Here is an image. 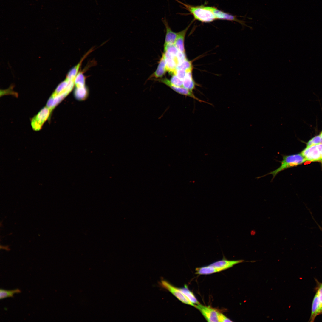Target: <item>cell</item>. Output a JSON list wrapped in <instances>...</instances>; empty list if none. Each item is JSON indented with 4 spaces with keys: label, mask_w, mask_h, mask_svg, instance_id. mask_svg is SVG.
Segmentation results:
<instances>
[{
    "label": "cell",
    "mask_w": 322,
    "mask_h": 322,
    "mask_svg": "<svg viewBox=\"0 0 322 322\" xmlns=\"http://www.w3.org/2000/svg\"><path fill=\"white\" fill-rule=\"evenodd\" d=\"M162 20L165 26L166 30V34L164 46L168 44H174L176 39L177 33H175L172 30L165 17L162 18Z\"/></svg>",
    "instance_id": "30bf717a"
},
{
    "label": "cell",
    "mask_w": 322,
    "mask_h": 322,
    "mask_svg": "<svg viewBox=\"0 0 322 322\" xmlns=\"http://www.w3.org/2000/svg\"><path fill=\"white\" fill-rule=\"evenodd\" d=\"M207 7L212 12L216 19L235 21L240 23L243 27L246 26L250 29L252 28L251 27H249L246 24V21L244 20L239 19L236 16L226 13L214 7L207 6Z\"/></svg>",
    "instance_id": "5b68a950"
},
{
    "label": "cell",
    "mask_w": 322,
    "mask_h": 322,
    "mask_svg": "<svg viewBox=\"0 0 322 322\" xmlns=\"http://www.w3.org/2000/svg\"><path fill=\"white\" fill-rule=\"evenodd\" d=\"M321 143V138L320 134L310 139L306 143V147Z\"/></svg>",
    "instance_id": "7402d4cb"
},
{
    "label": "cell",
    "mask_w": 322,
    "mask_h": 322,
    "mask_svg": "<svg viewBox=\"0 0 322 322\" xmlns=\"http://www.w3.org/2000/svg\"><path fill=\"white\" fill-rule=\"evenodd\" d=\"M321 307L319 298L317 292L312 302L311 314L310 319V322L314 321L316 316L320 313Z\"/></svg>",
    "instance_id": "4fadbf2b"
},
{
    "label": "cell",
    "mask_w": 322,
    "mask_h": 322,
    "mask_svg": "<svg viewBox=\"0 0 322 322\" xmlns=\"http://www.w3.org/2000/svg\"><path fill=\"white\" fill-rule=\"evenodd\" d=\"M195 273L199 275H209L221 271L209 265L208 266L196 268Z\"/></svg>",
    "instance_id": "2e32d148"
},
{
    "label": "cell",
    "mask_w": 322,
    "mask_h": 322,
    "mask_svg": "<svg viewBox=\"0 0 322 322\" xmlns=\"http://www.w3.org/2000/svg\"><path fill=\"white\" fill-rule=\"evenodd\" d=\"M192 72H187L183 81V87L193 92L195 88L196 83L193 78Z\"/></svg>",
    "instance_id": "9a60e30c"
},
{
    "label": "cell",
    "mask_w": 322,
    "mask_h": 322,
    "mask_svg": "<svg viewBox=\"0 0 322 322\" xmlns=\"http://www.w3.org/2000/svg\"><path fill=\"white\" fill-rule=\"evenodd\" d=\"M193 66L191 61L187 59L177 65L176 69H181L185 70L186 72L192 71Z\"/></svg>",
    "instance_id": "ffe728a7"
},
{
    "label": "cell",
    "mask_w": 322,
    "mask_h": 322,
    "mask_svg": "<svg viewBox=\"0 0 322 322\" xmlns=\"http://www.w3.org/2000/svg\"><path fill=\"white\" fill-rule=\"evenodd\" d=\"M164 46V52H167L174 57L177 55L179 51L174 44H168Z\"/></svg>",
    "instance_id": "d6986e66"
},
{
    "label": "cell",
    "mask_w": 322,
    "mask_h": 322,
    "mask_svg": "<svg viewBox=\"0 0 322 322\" xmlns=\"http://www.w3.org/2000/svg\"><path fill=\"white\" fill-rule=\"evenodd\" d=\"M195 307L202 314L208 322H219L220 312L210 306H207L200 303L195 305Z\"/></svg>",
    "instance_id": "8992f818"
},
{
    "label": "cell",
    "mask_w": 322,
    "mask_h": 322,
    "mask_svg": "<svg viewBox=\"0 0 322 322\" xmlns=\"http://www.w3.org/2000/svg\"><path fill=\"white\" fill-rule=\"evenodd\" d=\"M172 75L170 80L172 84L177 86L183 87V80L179 78L175 75Z\"/></svg>",
    "instance_id": "44dd1931"
},
{
    "label": "cell",
    "mask_w": 322,
    "mask_h": 322,
    "mask_svg": "<svg viewBox=\"0 0 322 322\" xmlns=\"http://www.w3.org/2000/svg\"><path fill=\"white\" fill-rule=\"evenodd\" d=\"M160 284L162 288L168 291L183 303L195 307V304L191 302L179 288L174 287L165 280H162Z\"/></svg>",
    "instance_id": "277c9868"
},
{
    "label": "cell",
    "mask_w": 322,
    "mask_h": 322,
    "mask_svg": "<svg viewBox=\"0 0 322 322\" xmlns=\"http://www.w3.org/2000/svg\"><path fill=\"white\" fill-rule=\"evenodd\" d=\"M306 161L320 162L322 161V144L306 147L301 153Z\"/></svg>",
    "instance_id": "3957f363"
},
{
    "label": "cell",
    "mask_w": 322,
    "mask_h": 322,
    "mask_svg": "<svg viewBox=\"0 0 322 322\" xmlns=\"http://www.w3.org/2000/svg\"><path fill=\"white\" fill-rule=\"evenodd\" d=\"M176 0L183 5L184 8L193 16L195 20L202 22L209 23L216 19L212 12L207 8V6H193Z\"/></svg>",
    "instance_id": "6da1fadb"
},
{
    "label": "cell",
    "mask_w": 322,
    "mask_h": 322,
    "mask_svg": "<svg viewBox=\"0 0 322 322\" xmlns=\"http://www.w3.org/2000/svg\"><path fill=\"white\" fill-rule=\"evenodd\" d=\"M306 161L301 153L289 155H282V160L280 161V166L277 168L267 173L263 177L271 174L273 180L280 172L287 169L297 166L302 164Z\"/></svg>",
    "instance_id": "7a4b0ae2"
},
{
    "label": "cell",
    "mask_w": 322,
    "mask_h": 322,
    "mask_svg": "<svg viewBox=\"0 0 322 322\" xmlns=\"http://www.w3.org/2000/svg\"><path fill=\"white\" fill-rule=\"evenodd\" d=\"M51 112V111L48 108L44 107L33 117L31 124L34 130L38 131L41 129L44 123L49 116Z\"/></svg>",
    "instance_id": "52a82bcc"
},
{
    "label": "cell",
    "mask_w": 322,
    "mask_h": 322,
    "mask_svg": "<svg viewBox=\"0 0 322 322\" xmlns=\"http://www.w3.org/2000/svg\"><path fill=\"white\" fill-rule=\"evenodd\" d=\"M219 322H232V321L223 314L220 313L219 316Z\"/></svg>",
    "instance_id": "cb8c5ba5"
},
{
    "label": "cell",
    "mask_w": 322,
    "mask_h": 322,
    "mask_svg": "<svg viewBox=\"0 0 322 322\" xmlns=\"http://www.w3.org/2000/svg\"><path fill=\"white\" fill-rule=\"evenodd\" d=\"M318 293L321 306H322V284L320 285L318 290L317 292Z\"/></svg>",
    "instance_id": "d4e9b609"
},
{
    "label": "cell",
    "mask_w": 322,
    "mask_h": 322,
    "mask_svg": "<svg viewBox=\"0 0 322 322\" xmlns=\"http://www.w3.org/2000/svg\"><path fill=\"white\" fill-rule=\"evenodd\" d=\"M319 134L320 135L321 138V143L322 144V131Z\"/></svg>",
    "instance_id": "484cf974"
},
{
    "label": "cell",
    "mask_w": 322,
    "mask_h": 322,
    "mask_svg": "<svg viewBox=\"0 0 322 322\" xmlns=\"http://www.w3.org/2000/svg\"><path fill=\"white\" fill-rule=\"evenodd\" d=\"M159 81L165 84L180 94L190 97L200 102H204L208 103L205 101L199 99L195 96L193 92L184 87L177 86L173 85L171 83L170 80L166 78L159 79Z\"/></svg>",
    "instance_id": "ba28073f"
},
{
    "label": "cell",
    "mask_w": 322,
    "mask_h": 322,
    "mask_svg": "<svg viewBox=\"0 0 322 322\" xmlns=\"http://www.w3.org/2000/svg\"><path fill=\"white\" fill-rule=\"evenodd\" d=\"M320 313H321V314L322 313V306H321V309Z\"/></svg>",
    "instance_id": "4316f807"
},
{
    "label": "cell",
    "mask_w": 322,
    "mask_h": 322,
    "mask_svg": "<svg viewBox=\"0 0 322 322\" xmlns=\"http://www.w3.org/2000/svg\"><path fill=\"white\" fill-rule=\"evenodd\" d=\"M187 72L184 70L181 69H176L174 75L182 80L185 77Z\"/></svg>",
    "instance_id": "603a6c76"
},
{
    "label": "cell",
    "mask_w": 322,
    "mask_h": 322,
    "mask_svg": "<svg viewBox=\"0 0 322 322\" xmlns=\"http://www.w3.org/2000/svg\"><path fill=\"white\" fill-rule=\"evenodd\" d=\"M166 71L165 58L163 54L157 69L150 77V78H161L165 75Z\"/></svg>",
    "instance_id": "5bb4252c"
},
{
    "label": "cell",
    "mask_w": 322,
    "mask_h": 322,
    "mask_svg": "<svg viewBox=\"0 0 322 322\" xmlns=\"http://www.w3.org/2000/svg\"><path fill=\"white\" fill-rule=\"evenodd\" d=\"M21 292V290L18 289L10 290L1 289L0 290V298L1 299L8 297H13L14 294H18Z\"/></svg>",
    "instance_id": "ac0fdd59"
},
{
    "label": "cell",
    "mask_w": 322,
    "mask_h": 322,
    "mask_svg": "<svg viewBox=\"0 0 322 322\" xmlns=\"http://www.w3.org/2000/svg\"><path fill=\"white\" fill-rule=\"evenodd\" d=\"M243 261L242 260H229L224 259L214 262L210 265L221 271L231 268L234 265L242 263Z\"/></svg>",
    "instance_id": "9c48e42d"
},
{
    "label": "cell",
    "mask_w": 322,
    "mask_h": 322,
    "mask_svg": "<svg viewBox=\"0 0 322 322\" xmlns=\"http://www.w3.org/2000/svg\"><path fill=\"white\" fill-rule=\"evenodd\" d=\"M179 289L192 303L196 304H199L193 293L188 289L186 285H185L184 287Z\"/></svg>",
    "instance_id": "e0dca14e"
},
{
    "label": "cell",
    "mask_w": 322,
    "mask_h": 322,
    "mask_svg": "<svg viewBox=\"0 0 322 322\" xmlns=\"http://www.w3.org/2000/svg\"><path fill=\"white\" fill-rule=\"evenodd\" d=\"M163 54L165 58V67L167 71L168 72L171 74L174 75L177 65L175 57L171 56L167 52H164Z\"/></svg>",
    "instance_id": "7c38bea8"
},
{
    "label": "cell",
    "mask_w": 322,
    "mask_h": 322,
    "mask_svg": "<svg viewBox=\"0 0 322 322\" xmlns=\"http://www.w3.org/2000/svg\"><path fill=\"white\" fill-rule=\"evenodd\" d=\"M191 24H190L183 30L177 33V37L174 44L179 51L184 53H185L184 47L185 36Z\"/></svg>",
    "instance_id": "8fae6325"
}]
</instances>
